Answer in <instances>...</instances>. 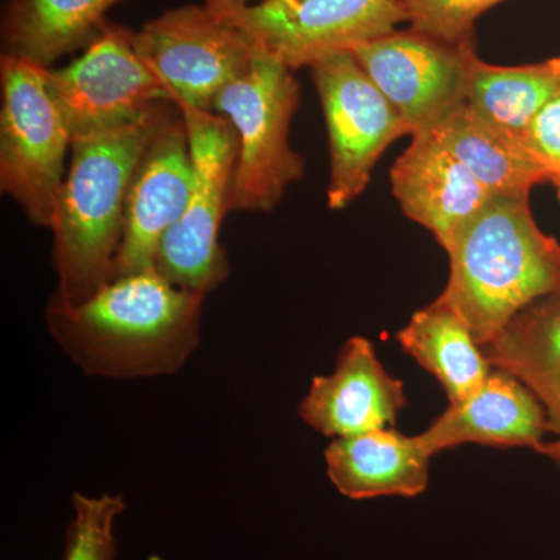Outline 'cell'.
Wrapping results in <instances>:
<instances>
[{"instance_id":"obj_25","label":"cell","mask_w":560,"mask_h":560,"mask_svg":"<svg viewBox=\"0 0 560 560\" xmlns=\"http://www.w3.org/2000/svg\"><path fill=\"white\" fill-rule=\"evenodd\" d=\"M257 2H261V0H205L206 7L217 14L232 13V11L245 9V7Z\"/></svg>"},{"instance_id":"obj_19","label":"cell","mask_w":560,"mask_h":560,"mask_svg":"<svg viewBox=\"0 0 560 560\" xmlns=\"http://www.w3.org/2000/svg\"><path fill=\"white\" fill-rule=\"evenodd\" d=\"M128 0H7L0 22L2 54L43 68L101 35L106 14Z\"/></svg>"},{"instance_id":"obj_7","label":"cell","mask_w":560,"mask_h":560,"mask_svg":"<svg viewBox=\"0 0 560 560\" xmlns=\"http://www.w3.org/2000/svg\"><path fill=\"white\" fill-rule=\"evenodd\" d=\"M139 57L178 108L212 110L232 81L245 75L257 46L206 3L165 10L131 31Z\"/></svg>"},{"instance_id":"obj_18","label":"cell","mask_w":560,"mask_h":560,"mask_svg":"<svg viewBox=\"0 0 560 560\" xmlns=\"http://www.w3.org/2000/svg\"><path fill=\"white\" fill-rule=\"evenodd\" d=\"M429 135L464 164L490 197L529 198L534 187L550 183L525 140L492 124L467 103Z\"/></svg>"},{"instance_id":"obj_17","label":"cell","mask_w":560,"mask_h":560,"mask_svg":"<svg viewBox=\"0 0 560 560\" xmlns=\"http://www.w3.org/2000/svg\"><path fill=\"white\" fill-rule=\"evenodd\" d=\"M482 350L490 366L517 378L540 401L555 436L540 453L560 466V291L518 312Z\"/></svg>"},{"instance_id":"obj_5","label":"cell","mask_w":560,"mask_h":560,"mask_svg":"<svg viewBox=\"0 0 560 560\" xmlns=\"http://www.w3.org/2000/svg\"><path fill=\"white\" fill-rule=\"evenodd\" d=\"M47 72L35 62L0 57V189L40 228L51 226L73 140Z\"/></svg>"},{"instance_id":"obj_6","label":"cell","mask_w":560,"mask_h":560,"mask_svg":"<svg viewBox=\"0 0 560 560\" xmlns=\"http://www.w3.org/2000/svg\"><path fill=\"white\" fill-rule=\"evenodd\" d=\"M179 109L189 132L194 186L183 217L162 238L154 270L173 285L206 296L231 271L220 231L231 212L238 142L226 117L212 110Z\"/></svg>"},{"instance_id":"obj_20","label":"cell","mask_w":560,"mask_h":560,"mask_svg":"<svg viewBox=\"0 0 560 560\" xmlns=\"http://www.w3.org/2000/svg\"><path fill=\"white\" fill-rule=\"evenodd\" d=\"M396 338L441 383L451 404L474 396L492 371L469 327L440 301L416 312Z\"/></svg>"},{"instance_id":"obj_4","label":"cell","mask_w":560,"mask_h":560,"mask_svg":"<svg viewBox=\"0 0 560 560\" xmlns=\"http://www.w3.org/2000/svg\"><path fill=\"white\" fill-rule=\"evenodd\" d=\"M293 72L257 47L245 75L213 102V113L226 117L237 135L231 212H272L291 184L304 176V160L289 140L301 98Z\"/></svg>"},{"instance_id":"obj_11","label":"cell","mask_w":560,"mask_h":560,"mask_svg":"<svg viewBox=\"0 0 560 560\" xmlns=\"http://www.w3.org/2000/svg\"><path fill=\"white\" fill-rule=\"evenodd\" d=\"M47 75L73 138L119 127L172 102L135 49L131 28L109 21L81 57Z\"/></svg>"},{"instance_id":"obj_13","label":"cell","mask_w":560,"mask_h":560,"mask_svg":"<svg viewBox=\"0 0 560 560\" xmlns=\"http://www.w3.org/2000/svg\"><path fill=\"white\" fill-rule=\"evenodd\" d=\"M405 405L404 383L385 370L370 340L353 337L342 346L335 371L313 378L300 416L312 429L337 440L393 429Z\"/></svg>"},{"instance_id":"obj_2","label":"cell","mask_w":560,"mask_h":560,"mask_svg":"<svg viewBox=\"0 0 560 560\" xmlns=\"http://www.w3.org/2000/svg\"><path fill=\"white\" fill-rule=\"evenodd\" d=\"M178 108L161 102L138 119L75 136L50 230L58 290L77 304L114 278L132 178L161 125Z\"/></svg>"},{"instance_id":"obj_15","label":"cell","mask_w":560,"mask_h":560,"mask_svg":"<svg viewBox=\"0 0 560 560\" xmlns=\"http://www.w3.org/2000/svg\"><path fill=\"white\" fill-rule=\"evenodd\" d=\"M390 186L401 212L430 231L444 249L492 198L429 132L411 136L410 147L390 168Z\"/></svg>"},{"instance_id":"obj_1","label":"cell","mask_w":560,"mask_h":560,"mask_svg":"<svg viewBox=\"0 0 560 560\" xmlns=\"http://www.w3.org/2000/svg\"><path fill=\"white\" fill-rule=\"evenodd\" d=\"M205 294L179 289L156 270L110 280L88 300H51V337L80 370L136 378L179 371L200 345Z\"/></svg>"},{"instance_id":"obj_10","label":"cell","mask_w":560,"mask_h":560,"mask_svg":"<svg viewBox=\"0 0 560 560\" xmlns=\"http://www.w3.org/2000/svg\"><path fill=\"white\" fill-rule=\"evenodd\" d=\"M352 54L415 136L433 130L466 103L477 49L475 43H447L410 28L370 40Z\"/></svg>"},{"instance_id":"obj_23","label":"cell","mask_w":560,"mask_h":560,"mask_svg":"<svg viewBox=\"0 0 560 560\" xmlns=\"http://www.w3.org/2000/svg\"><path fill=\"white\" fill-rule=\"evenodd\" d=\"M411 28L453 44L475 43V22L503 0H400Z\"/></svg>"},{"instance_id":"obj_12","label":"cell","mask_w":560,"mask_h":560,"mask_svg":"<svg viewBox=\"0 0 560 560\" xmlns=\"http://www.w3.org/2000/svg\"><path fill=\"white\" fill-rule=\"evenodd\" d=\"M191 186L189 132L176 108L151 139L132 178L113 280L154 270L162 238L183 217Z\"/></svg>"},{"instance_id":"obj_9","label":"cell","mask_w":560,"mask_h":560,"mask_svg":"<svg viewBox=\"0 0 560 560\" xmlns=\"http://www.w3.org/2000/svg\"><path fill=\"white\" fill-rule=\"evenodd\" d=\"M219 16L291 70L355 50L408 22L400 0H261Z\"/></svg>"},{"instance_id":"obj_16","label":"cell","mask_w":560,"mask_h":560,"mask_svg":"<svg viewBox=\"0 0 560 560\" xmlns=\"http://www.w3.org/2000/svg\"><path fill=\"white\" fill-rule=\"evenodd\" d=\"M327 475L350 500L418 497L429 486L430 460L418 436L381 429L337 438L326 453Z\"/></svg>"},{"instance_id":"obj_26","label":"cell","mask_w":560,"mask_h":560,"mask_svg":"<svg viewBox=\"0 0 560 560\" xmlns=\"http://www.w3.org/2000/svg\"><path fill=\"white\" fill-rule=\"evenodd\" d=\"M552 187H555V189L558 190V197H559V200H560V180H559L558 184H555V186H552Z\"/></svg>"},{"instance_id":"obj_22","label":"cell","mask_w":560,"mask_h":560,"mask_svg":"<svg viewBox=\"0 0 560 560\" xmlns=\"http://www.w3.org/2000/svg\"><path fill=\"white\" fill-rule=\"evenodd\" d=\"M73 518L66 533L62 560H114L117 556L114 523L127 510L124 497L73 493Z\"/></svg>"},{"instance_id":"obj_24","label":"cell","mask_w":560,"mask_h":560,"mask_svg":"<svg viewBox=\"0 0 560 560\" xmlns=\"http://www.w3.org/2000/svg\"><path fill=\"white\" fill-rule=\"evenodd\" d=\"M525 143L555 186L560 180V86L530 121Z\"/></svg>"},{"instance_id":"obj_3","label":"cell","mask_w":560,"mask_h":560,"mask_svg":"<svg viewBox=\"0 0 560 560\" xmlns=\"http://www.w3.org/2000/svg\"><path fill=\"white\" fill-rule=\"evenodd\" d=\"M445 253L451 276L436 301L452 308L481 346L523 308L560 291V243L540 230L529 198H490Z\"/></svg>"},{"instance_id":"obj_8","label":"cell","mask_w":560,"mask_h":560,"mask_svg":"<svg viewBox=\"0 0 560 560\" xmlns=\"http://www.w3.org/2000/svg\"><path fill=\"white\" fill-rule=\"evenodd\" d=\"M311 69L329 135L327 205L342 210L366 189L390 143L411 130L352 51L331 55Z\"/></svg>"},{"instance_id":"obj_14","label":"cell","mask_w":560,"mask_h":560,"mask_svg":"<svg viewBox=\"0 0 560 560\" xmlns=\"http://www.w3.org/2000/svg\"><path fill=\"white\" fill-rule=\"evenodd\" d=\"M547 434V412L537 397L508 372L492 368L474 396L451 404L419 440L431 456L463 444L541 452Z\"/></svg>"},{"instance_id":"obj_21","label":"cell","mask_w":560,"mask_h":560,"mask_svg":"<svg viewBox=\"0 0 560 560\" xmlns=\"http://www.w3.org/2000/svg\"><path fill=\"white\" fill-rule=\"evenodd\" d=\"M560 86V58L536 65L493 66L471 57L466 103L482 117L525 140L530 121Z\"/></svg>"}]
</instances>
